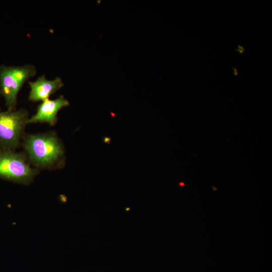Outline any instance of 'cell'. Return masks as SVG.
Here are the masks:
<instances>
[{"label": "cell", "mask_w": 272, "mask_h": 272, "mask_svg": "<svg viewBox=\"0 0 272 272\" xmlns=\"http://www.w3.org/2000/svg\"><path fill=\"white\" fill-rule=\"evenodd\" d=\"M23 138L25 155L33 167L38 170L62 167L65 158L64 148L54 132L29 134Z\"/></svg>", "instance_id": "6da1fadb"}, {"label": "cell", "mask_w": 272, "mask_h": 272, "mask_svg": "<svg viewBox=\"0 0 272 272\" xmlns=\"http://www.w3.org/2000/svg\"><path fill=\"white\" fill-rule=\"evenodd\" d=\"M236 51H238L240 54H242L245 51V48L242 46L239 45L237 46V49Z\"/></svg>", "instance_id": "52a82bcc"}, {"label": "cell", "mask_w": 272, "mask_h": 272, "mask_svg": "<svg viewBox=\"0 0 272 272\" xmlns=\"http://www.w3.org/2000/svg\"><path fill=\"white\" fill-rule=\"evenodd\" d=\"M30 91L28 99L32 102L43 101L64 86L62 79L59 77L48 80L45 75L40 76L34 81L28 82Z\"/></svg>", "instance_id": "8992f818"}, {"label": "cell", "mask_w": 272, "mask_h": 272, "mask_svg": "<svg viewBox=\"0 0 272 272\" xmlns=\"http://www.w3.org/2000/svg\"><path fill=\"white\" fill-rule=\"evenodd\" d=\"M110 114L111 117H114L115 115V114L112 112H111Z\"/></svg>", "instance_id": "30bf717a"}, {"label": "cell", "mask_w": 272, "mask_h": 272, "mask_svg": "<svg viewBox=\"0 0 272 272\" xmlns=\"http://www.w3.org/2000/svg\"><path fill=\"white\" fill-rule=\"evenodd\" d=\"M29 118L24 108L0 110V149L15 150L18 147Z\"/></svg>", "instance_id": "277c9868"}, {"label": "cell", "mask_w": 272, "mask_h": 272, "mask_svg": "<svg viewBox=\"0 0 272 272\" xmlns=\"http://www.w3.org/2000/svg\"><path fill=\"white\" fill-rule=\"evenodd\" d=\"M111 138L109 137H104L103 138V142L105 144H109L111 141Z\"/></svg>", "instance_id": "ba28073f"}, {"label": "cell", "mask_w": 272, "mask_h": 272, "mask_svg": "<svg viewBox=\"0 0 272 272\" xmlns=\"http://www.w3.org/2000/svg\"><path fill=\"white\" fill-rule=\"evenodd\" d=\"M233 73H234V75L235 76H237V74H238V71H237V68H236V67H235V68H233Z\"/></svg>", "instance_id": "9c48e42d"}, {"label": "cell", "mask_w": 272, "mask_h": 272, "mask_svg": "<svg viewBox=\"0 0 272 272\" xmlns=\"http://www.w3.org/2000/svg\"><path fill=\"white\" fill-rule=\"evenodd\" d=\"M129 209H130V208H125V211H128L129 210Z\"/></svg>", "instance_id": "8fae6325"}, {"label": "cell", "mask_w": 272, "mask_h": 272, "mask_svg": "<svg viewBox=\"0 0 272 272\" xmlns=\"http://www.w3.org/2000/svg\"><path fill=\"white\" fill-rule=\"evenodd\" d=\"M69 105L70 102L63 95L44 100L38 106L36 113L29 118L28 124L46 123L54 125L57 120L58 112Z\"/></svg>", "instance_id": "5b68a950"}, {"label": "cell", "mask_w": 272, "mask_h": 272, "mask_svg": "<svg viewBox=\"0 0 272 272\" xmlns=\"http://www.w3.org/2000/svg\"><path fill=\"white\" fill-rule=\"evenodd\" d=\"M35 65L27 64L23 66L0 67V93L4 98L8 110L16 109L18 95L23 85L35 76Z\"/></svg>", "instance_id": "3957f363"}, {"label": "cell", "mask_w": 272, "mask_h": 272, "mask_svg": "<svg viewBox=\"0 0 272 272\" xmlns=\"http://www.w3.org/2000/svg\"><path fill=\"white\" fill-rule=\"evenodd\" d=\"M39 170L33 167L25 155L15 150L0 149V178L28 185Z\"/></svg>", "instance_id": "7a4b0ae2"}, {"label": "cell", "mask_w": 272, "mask_h": 272, "mask_svg": "<svg viewBox=\"0 0 272 272\" xmlns=\"http://www.w3.org/2000/svg\"><path fill=\"white\" fill-rule=\"evenodd\" d=\"M0 110H1V108H0Z\"/></svg>", "instance_id": "7c38bea8"}]
</instances>
